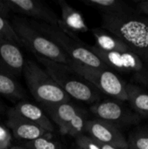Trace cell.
<instances>
[{"label":"cell","mask_w":148,"mask_h":149,"mask_svg":"<svg viewBox=\"0 0 148 149\" xmlns=\"http://www.w3.org/2000/svg\"><path fill=\"white\" fill-rule=\"evenodd\" d=\"M139 9L142 13L146 14L147 17H148V1H143L139 3Z\"/></svg>","instance_id":"cell-27"},{"label":"cell","mask_w":148,"mask_h":149,"mask_svg":"<svg viewBox=\"0 0 148 149\" xmlns=\"http://www.w3.org/2000/svg\"><path fill=\"white\" fill-rule=\"evenodd\" d=\"M129 145L131 149H148V133L139 132L133 134L129 139Z\"/></svg>","instance_id":"cell-23"},{"label":"cell","mask_w":148,"mask_h":149,"mask_svg":"<svg viewBox=\"0 0 148 149\" xmlns=\"http://www.w3.org/2000/svg\"><path fill=\"white\" fill-rule=\"evenodd\" d=\"M12 148V134L9 128L0 124V149Z\"/></svg>","instance_id":"cell-25"},{"label":"cell","mask_w":148,"mask_h":149,"mask_svg":"<svg viewBox=\"0 0 148 149\" xmlns=\"http://www.w3.org/2000/svg\"><path fill=\"white\" fill-rule=\"evenodd\" d=\"M101 16L102 28L125 42L148 66V17L133 10Z\"/></svg>","instance_id":"cell-1"},{"label":"cell","mask_w":148,"mask_h":149,"mask_svg":"<svg viewBox=\"0 0 148 149\" xmlns=\"http://www.w3.org/2000/svg\"><path fill=\"white\" fill-rule=\"evenodd\" d=\"M23 74L30 93L41 105L70 102V97L35 61H25Z\"/></svg>","instance_id":"cell-5"},{"label":"cell","mask_w":148,"mask_h":149,"mask_svg":"<svg viewBox=\"0 0 148 149\" xmlns=\"http://www.w3.org/2000/svg\"><path fill=\"white\" fill-rule=\"evenodd\" d=\"M10 149H28L27 148H25L24 146L22 147V146H16V147H12Z\"/></svg>","instance_id":"cell-29"},{"label":"cell","mask_w":148,"mask_h":149,"mask_svg":"<svg viewBox=\"0 0 148 149\" xmlns=\"http://www.w3.org/2000/svg\"><path fill=\"white\" fill-rule=\"evenodd\" d=\"M85 131L93 140L118 149H127L128 142L116 126L99 119L86 120Z\"/></svg>","instance_id":"cell-9"},{"label":"cell","mask_w":148,"mask_h":149,"mask_svg":"<svg viewBox=\"0 0 148 149\" xmlns=\"http://www.w3.org/2000/svg\"><path fill=\"white\" fill-rule=\"evenodd\" d=\"M90 110L97 119L113 126L126 123L131 120L128 111L119 102L113 100L96 103L91 107Z\"/></svg>","instance_id":"cell-12"},{"label":"cell","mask_w":148,"mask_h":149,"mask_svg":"<svg viewBox=\"0 0 148 149\" xmlns=\"http://www.w3.org/2000/svg\"><path fill=\"white\" fill-rule=\"evenodd\" d=\"M24 147L28 149H60L58 143L53 141L51 138L42 137L32 141L26 142Z\"/></svg>","instance_id":"cell-22"},{"label":"cell","mask_w":148,"mask_h":149,"mask_svg":"<svg viewBox=\"0 0 148 149\" xmlns=\"http://www.w3.org/2000/svg\"><path fill=\"white\" fill-rule=\"evenodd\" d=\"M76 139V144L80 149H100L97 141L89 137L88 135L81 134Z\"/></svg>","instance_id":"cell-24"},{"label":"cell","mask_w":148,"mask_h":149,"mask_svg":"<svg viewBox=\"0 0 148 149\" xmlns=\"http://www.w3.org/2000/svg\"><path fill=\"white\" fill-rule=\"evenodd\" d=\"M44 71L71 98L86 103H94L99 98L98 90L67 65L56 63L36 56Z\"/></svg>","instance_id":"cell-3"},{"label":"cell","mask_w":148,"mask_h":149,"mask_svg":"<svg viewBox=\"0 0 148 149\" xmlns=\"http://www.w3.org/2000/svg\"><path fill=\"white\" fill-rule=\"evenodd\" d=\"M92 32L96 40L95 46L104 52L131 51L125 42L104 29L94 28L92 30Z\"/></svg>","instance_id":"cell-16"},{"label":"cell","mask_w":148,"mask_h":149,"mask_svg":"<svg viewBox=\"0 0 148 149\" xmlns=\"http://www.w3.org/2000/svg\"><path fill=\"white\" fill-rule=\"evenodd\" d=\"M91 50L100 58L109 70L134 74L140 81L147 83V65L132 51L104 52L95 45L91 46Z\"/></svg>","instance_id":"cell-7"},{"label":"cell","mask_w":148,"mask_h":149,"mask_svg":"<svg viewBox=\"0 0 148 149\" xmlns=\"http://www.w3.org/2000/svg\"><path fill=\"white\" fill-rule=\"evenodd\" d=\"M12 110L20 117L31 123L38 125L45 131L51 134L54 131V126L52 121L39 107L32 103L21 100L18 101L12 107Z\"/></svg>","instance_id":"cell-14"},{"label":"cell","mask_w":148,"mask_h":149,"mask_svg":"<svg viewBox=\"0 0 148 149\" xmlns=\"http://www.w3.org/2000/svg\"><path fill=\"white\" fill-rule=\"evenodd\" d=\"M84 3L89 7L99 10L101 14H116L133 10L126 3L119 0H84Z\"/></svg>","instance_id":"cell-18"},{"label":"cell","mask_w":148,"mask_h":149,"mask_svg":"<svg viewBox=\"0 0 148 149\" xmlns=\"http://www.w3.org/2000/svg\"><path fill=\"white\" fill-rule=\"evenodd\" d=\"M79 149H80V148H79Z\"/></svg>","instance_id":"cell-31"},{"label":"cell","mask_w":148,"mask_h":149,"mask_svg":"<svg viewBox=\"0 0 148 149\" xmlns=\"http://www.w3.org/2000/svg\"><path fill=\"white\" fill-rule=\"evenodd\" d=\"M58 4L61 10V21L64 26V31L70 36L77 35L79 32H86L89 28L82 14L71 6L66 1L59 0Z\"/></svg>","instance_id":"cell-15"},{"label":"cell","mask_w":148,"mask_h":149,"mask_svg":"<svg viewBox=\"0 0 148 149\" xmlns=\"http://www.w3.org/2000/svg\"><path fill=\"white\" fill-rule=\"evenodd\" d=\"M28 20L32 26L46 35L72 61L92 68L108 69L100 58L92 52L91 46L82 41L78 35L70 36L58 27L32 19Z\"/></svg>","instance_id":"cell-2"},{"label":"cell","mask_w":148,"mask_h":149,"mask_svg":"<svg viewBox=\"0 0 148 149\" xmlns=\"http://www.w3.org/2000/svg\"><path fill=\"white\" fill-rule=\"evenodd\" d=\"M98 143H99V148H100V149H118V148H114V147L110 146V145H106V144L100 143V142H99V141H98Z\"/></svg>","instance_id":"cell-28"},{"label":"cell","mask_w":148,"mask_h":149,"mask_svg":"<svg viewBox=\"0 0 148 149\" xmlns=\"http://www.w3.org/2000/svg\"><path fill=\"white\" fill-rule=\"evenodd\" d=\"M10 24L18 37L20 45L25 46L35 56L64 65H69L72 62V59L58 46L46 35L32 26L28 19L14 17Z\"/></svg>","instance_id":"cell-4"},{"label":"cell","mask_w":148,"mask_h":149,"mask_svg":"<svg viewBox=\"0 0 148 149\" xmlns=\"http://www.w3.org/2000/svg\"><path fill=\"white\" fill-rule=\"evenodd\" d=\"M24 65V54L18 45L0 38V70L17 77L23 73Z\"/></svg>","instance_id":"cell-11"},{"label":"cell","mask_w":148,"mask_h":149,"mask_svg":"<svg viewBox=\"0 0 148 149\" xmlns=\"http://www.w3.org/2000/svg\"><path fill=\"white\" fill-rule=\"evenodd\" d=\"M6 126L11 134L18 141L29 142L42 137L51 138V133L17 115L12 108L9 109L7 112Z\"/></svg>","instance_id":"cell-10"},{"label":"cell","mask_w":148,"mask_h":149,"mask_svg":"<svg viewBox=\"0 0 148 149\" xmlns=\"http://www.w3.org/2000/svg\"><path fill=\"white\" fill-rule=\"evenodd\" d=\"M85 123L86 120L85 117V113L81 109H79L71 120L67 128L66 135H71L74 138H77L78 136L83 134V133L85 132Z\"/></svg>","instance_id":"cell-20"},{"label":"cell","mask_w":148,"mask_h":149,"mask_svg":"<svg viewBox=\"0 0 148 149\" xmlns=\"http://www.w3.org/2000/svg\"><path fill=\"white\" fill-rule=\"evenodd\" d=\"M127 100L131 106L140 113H148V93L140 87L126 84V86Z\"/></svg>","instance_id":"cell-19"},{"label":"cell","mask_w":148,"mask_h":149,"mask_svg":"<svg viewBox=\"0 0 148 149\" xmlns=\"http://www.w3.org/2000/svg\"><path fill=\"white\" fill-rule=\"evenodd\" d=\"M3 107H2V106L0 105V115L3 113Z\"/></svg>","instance_id":"cell-30"},{"label":"cell","mask_w":148,"mask_h":149,"mask_svg":"<svg viewBox=\"0 0 148 149\" xmlns=\"http://www.w3.org/2000/svg\"><path fill=\"white\" fill-rule=\"evenodd\" d=\"M0 95L11 101H21L25 93L15 77L0 70Z\"/></svg>","instance_id":"cell-17"},{"label":"cell","mask_w":148,"mask_h":149,"mask_svg":"<svg viewBox=\"0 0 148 149\" xmlns=\"http://www.w3.org/2000/svg\"><path fill=\"white\" fill-rule=\"evenodd\" d=\"M97 90L115 98L119 100H127L126 84L109 69H98L89 67L72 60L67 65Z\"/></svg>","instance_id":"cell-6"},{"label":"cell","mask_w":148,"mask_h":149,"mask_svg":"<svg viewBox=\"0 0 148 149\" xmlns=\"http://www.w3.org/2000/svg\"><path fill=\"white\" fill-rule=\"evenodd\" d=\"M10 12L11 11L6 5L4 0H0V17H2L3 18L8 19Z\"/></svg>","instance_id":"cell-26"},{"label":"cell","mask_w":148,"mask_h":149,"mask_svg":"<svg viewBox=\"0 0 148 149\" xmlns=\"http://www.w3.org/2000/svg\"><path fill=\"white\" fill-rule=\"evenodd\" d=\"M0 38L13 41L16 44L20 45L18 37L14 31L10 22L8 19L3 18L2 17H0Z\"/></svg>","instance_id":"cell-21"},{"label":"cell","mask_w":148,"mask_h":149,"mask_svg":"<svg viewBox=\"0 0 148 149\" xmlns=\"http://www.w3.org/2000/svg\"><path fill=\"white\" fill-rule=\"evenodd\" d=\"M41 108L46 113L51 120L57 124L58 130L62 135H66L68 126L79 110L71 102L53 104V105H41Z\"/></svg>","instance_id":"cell-13"},{"label":"cell","mask_w":148,"mask_h":149,"mask_svg":"<svg viewBox=\"0 0 148 149\" xmlns=\"http://www.w3.org/2000/svg\"><path fill=\"white\" fill-rule=\"evenodd\" d=\"M11 12L31 17L32 20L45 23L64 31L61 19L44 3L38 0H4Z\"/></svg>","instance_id":"cell-8"}]
</instances>
